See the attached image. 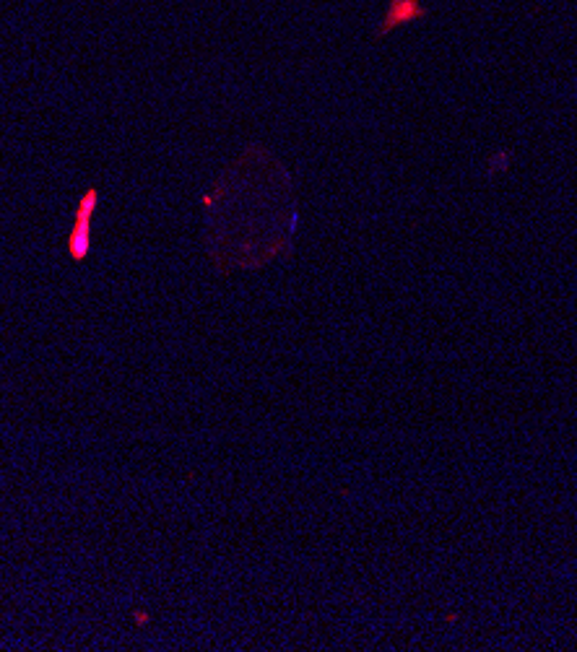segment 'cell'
Here are the masks:
<instances>
[{
    "label": "cell",
    "mask_w": 577,
    "mask_h": 652,
    "mask_svg": "<svg viewBox=\"0 0 577 652\" xmlns=\"http://www.w3.org/2000/svg\"><path fill=\"white\" fill-rule=\"evenodd\" d=\"M96 195L89 192L86 195L84 205L78 208V221H76V234H73L71 249H73V258H84L86 247H89V218H91V205H94Z\"/></svg>",
    "instance_id": "obj_1"
}]
</instances>
